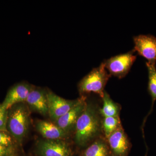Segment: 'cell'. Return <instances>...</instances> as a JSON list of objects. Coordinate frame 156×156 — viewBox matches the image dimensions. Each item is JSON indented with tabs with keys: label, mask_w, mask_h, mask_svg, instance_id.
Returning a JSON list of instances; mask_svg holds the SVG:
<instances>
[{
	"label": "cell",
	"mask_w": 156,
	"mask_h": 156,
	"mask_svg": "<svg viewBox=\"0 0 156 156\" xmlns=\"http://www.w3.org/2000/svg\"><path fill=\"white\" fill-rule=\"evenodd\" d=\"M100 124L97 111L92 105L87 103L75 127L76 144L83 146L92 140L99 133Z\"/></svg>",
	"instance_id": "6da1fadb"
},
{
	"label": "cell",
	"mask_w": 156,
	"mask_h": 156,
	"mask_svg": "<svg viewBox=\"0 0 156 156\" xmlns=\"http://www.w3.org/2000/svg\"><path fill=\"white\" fill-rule=\"evenodd\" d=\"M110 76L102 62L81 80L79 84V91L82 94L96 93L102 98L105 87Z\"/></svg>",
	"instance_id": "7a4b0ae2"
},
{
	"label": "cell",
	"mask_w": 156,
	"mask_h": 156,
	"mask_svg": "<svg viewBox=\"0 0 156 156\" xmlns=\"http://www.w3.org/2000/svg\"><path fill=\"white\" fill-rule=\"evenodd\" d=\"M29 126V113L23 105L15 107L8 115L7 130L18 142H21L26 136Z\"/></svg>",
	"instance_id": "3957f363"
},
{
	"label": "cell",
	"mask_w": 156,
	"mask_h": 156,
	"mask_svg": "<svg viewBox=\"0 0 156 156\" xmlns=\"http://www.w3.org/2000/svg\"><path fill=\"white\" fill-rule=\"evenodd\" d=\"M135 53L133 50L128 53L113 56L102 62L111 76L122 79L128 74L136 60Z\"/></svg>",
	"instance_id": "277c9868"
},
{
	"label": "cell",
	"mask_w": 156,
	"mask_h": 156,
	"mask_svg": "<svg viewBox=\"0 0 156 156\" xmlns=\"http://www.w3.org/2000/svg\"><path fill=\"white\" fill-rule=\"evenodd\" d=\"M47 97L48 114L50 119L55 122L77 105L81 99L66 100L51 92H47Z\"/></svg>",
	"instance_id": "5b68a950"
},
{
	"label": "cell",
	"mask_w": 156,
	"mask_h": 156,
	"mask_svg": "<svg viewBox=\"0 0 156 156\" xmlns=\"http://www.w3.org/2000/svg\"><path fill=\"white\" fill-rule=\"evenodd\" d=\"M133 41V50L135 52L147 59L148 62H156V37L151 34H140L134 36Z\"/></svg>",
	"instance_id": "8992f818"
},
{
	"label": "cell",
	"mask_w": 156,
	"mask_h": 156,
	"mask_svg": "<svg viewBox=\"0 0 156 156\" xmlns=\"http://www.w3.org/2000/svg\"><path fill=\"white\" fill-rule=\"evenodd\" d=\"M37 148L41 156H71L68 145L61 140H42Z\"/></svg>",
	"instance_id": "52a82bcc"
},
{
	"label": "cell",
	"mask_w": 156,
	"mask_h": 156,
	"mask_svg": "<svg viewBox=\"0 0 156 156\" xmlns=\"http://www.w3.org/2000/svg\"><path fill=\"white\" fill-rule=\"evenodd\" d=\"M33 88L27 83H19L15 85L9 90L5 100L2 104V107L6 110L16 104L26 101Z\"/></svg>",
	"instance_id": "ba28073f"
},
{
	"label": "cell",
	"mask_w": 156,
	"mask_h": 156,
	"mask_svg": "<svg viewBox=\"0 0 156 156\" xmlns=\"http://www.w3.org/2000/svg\"><path fill=\"white\" fill-rule=\"evenodd\" d=\"M86 104L85 98H81L80 101L77 105L56 120L55 122L56 126L68 133L75 127L77 121L83 111Z\"/></svg>",
	"instance_id": "9c48e42d"
},
{
	"label": "cell",
	"mask_w": 156,
	"mask_h": 156,
	"mask_svg": "<svg viewBox=\"0 0 156 156\" xmlns=\"http://www.w3.org/2000/svg\"><path fill=\"white\" fill-rule=\"evenodd\" d=\"M107 138L110 147L117 155H124L128 152L130 146L129 140L121 126Z\"/></svg>",
	"instance_id": "30bf717a"
},
{
	"label": "cell",
	"mask_w": 156,
	"mask_h": 156,
	"mask_svg": "<svg viewBox=\"0 0 156 156\" xmlns=\"http://www.w3.org/2000/svg\"><path fill=\"white\" fill-rule=\"evenodd\" d=\"M26 101L35 111L44 115L48 113L47 92L41 89L33 88Z\"/></svg>",
	"instance_id": "8fae6325"
},
{
	"label": "cell",
	"mask_w": 156,
	"mask_h": 156,
	"mask_svg": "<svg viewBox=\"0 0 156 156\" xmlns=\"http://www.w3.org/2000/svg\"><path fill=\"white\" fill-rule=\"evenodd\" d=\"M36 128L45 139L62 140L65 138L68 134L56 124L48 121H38L37 123Z\"/></svg>",
	"instance_id": "7c38bea8"
},
{
	"label": "cell",
	"mask_w": 156,
	"mask_h": 156,
	"mask_svg": "<svg viewBox=\"0 0 156 156\" xmlns=\"http://www.w3.org/2000/svg\"><path fill=\"white\" fill-rule=\"evenodd\" d=\"M103 106L100 113L104 117L118 116L119 112V105L114 102L108 93L105 91L103 97Z\"/></svg>",
	"instance_id": "4fadbf2b"
},
{
	"label": "cell",
	"mask_w": 156,
	"mask_h": 156,
	"mask_svg": "<svg viewBox=\"0 0 156 156\" xmlns=\"http://www.w3.org/2000/svg\"><path fill=\"white\" fill-rule=\"evenodd\" d=\"M146 66L147 68L148 74V91L152 98L153 107L156 100V62H146Z\"/></svg>",
	"instance_id": "5bb4252c"
},
{
	"label": "cell",
	"mask_w": 156,
	"mask_h": 156,
	"mask_svg": "<svg viewBox=\"0 0 156 156\" xmlns=\"http://www.w3.org/2000/svg\"><path fill=\"white\" fill-rule=\"evenodd\" d=\"M108 149L103 141L98 140L89 146L84 152V156H108Z\"/></svg>",
	"instance_id": "9a60e30c"
},
{
	"label": "cell",
	"mask_w": 156,
	"mask_h": 156,
	"mask_svg": "<svg viewBox=\"0 0 156 156\" xmlns=\"http://www.w3.org/2000/svg\"><path fill=\"white\" fill-rule=\"evenodd\" d=\"M120 125L119 116L104 117L102 125L105 134L107 138L120 127Z\"/></svg>",
	"instance_id": "2e32d148"
},
{
	"label": "cell",
	"mask_w": 156,
	"mask_h": 156,
	"mask_svg": "<svg viewBox=\"0 0 156 156\" xmlns=\"http://www.w3.org/2000/svg\"><path fill=\"white\" fill-rule=\"evenodd\" d=\"M8 110L2 107L1 105L0 107V130L4 131H7V122L8 119Z\"/></svg>",
	"instance_id": "e0dca14e"
},
{
	"label": "cell",
	"mask_w": 156,
	"mask_h": 156,
	"mask_svg": "<svg viewBox=\"0 0 156 156\" xmlns=\"http://www.w3.org/2000/svg\"><path fill=\"white\" fill-rule=\"evenodd\" d=\"M12 144L11 137L6 131L0 130V145L11 147Z\"/></svg>",
	"instance_id": "ac0fdd59"
},
{
	"label": "cell",
	"mask_w": 156,
	"mask_h": 156,
	"mask_svg": "<svg viewBox=\"0 0 156 156\" xmlns=\"http://www.w3.org/2000/svg\"><path fill=\"white\" fill-rule=\"evenodd\" d=\"M11 151V147H7L0 145V156L10 155Z\"/></svg>",
	"instance_id": "d6986e66"
},
{
	"label": "cell",
	"mask_w": 156,
	"mask_h": 156,
	"mask_svg": "<svg viewBox=\"0 0 156 156\" xmlns=\"http://www.w3.org/2000/svg\"><path fill=\"white\" fill-rule=\"evenodd\" d=\"M7 156H13V155H10Z\"/></svg>",
	"instance_id": "ffe728a7"
},
{
	"label": "cell",
	"mask_w": 156,
	"mask_h": 156,
	"mask_svg": "<svg viewBox=\"0 0 156 156\" xmlns=\"http://www.w3.org/2000/svg\"><path fill=\"white\" fill-rule=\"evenodd\" d=\"M0 107H1V105H0Z\"/></svg>",
	"instance_id": "44dd1931"
}]
</instances>
